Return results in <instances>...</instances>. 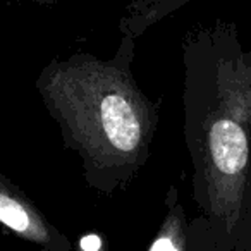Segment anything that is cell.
<instances>
[{
	"label": "cell",
	"mask_w": 251,
	"mask_h": 251,
	"mask_svg": "<svg viewBox=\"0 0 251 251\" xmlns=\"http://www.w3.org/2000/svg\"><path fill=\"white\" fill-rule=\"evenodd\" d=\"M182 134L193 167L189 222L196 251H248L251 184V50L236 23L213 19L181 40Z\"/></svg>",
	"instance_id": "cell-1"
},
{
	"label": "cell",
	"mask_w": 251,
	"mask_h": 251,
	"mask_svg": "<svg viewBox=\"0 0 251 251\" xmlns=\"http://www.w3.org/2000/svg\"><path fill=\"white\" fill-rule=\"evenodd\" d=\"M136 40L122 36L110 59L90 52L53 57L35 81L67 150L77 153L91 189L114 195L148 164L158 103L134 77Z\"/></svg>",
	"instance_id": "cell-2"
},
{
	"label": "cell",
	"mask_w": 251,
	"mask_h": 251,
	"mask_svg": "<svg viewBox=\"0 0 251 251\" xmlns=\"http://www.w3.org/2000/svg\"><path fill=\"white\" fill-rule=\"evenodd\" d=\"M0 224L23 241L35 244L42 251H73L71 239L53 226L40 206L0 172Z\"/></svg>",
	"instance_id": "cell-3"
},
{
	"label": "cell",
	"mask_w": 251,
	"mask_h": 251,
	"mask_svg": "<svg viewBox=\"0 0 251 251\" xmlns=\"http://www.w3.org/2000/svg\"><path fill=\"white\" fill-rule=\"evenodd\" d=\"M195 0H127L119 19V31L127 38H141L150 28Z\"/></svg>",
	"instance_id": "cell-4"
},
{
	"label": "cell",
	"mask_w": 251,
	"mask_h": 251,
	"mask_svg": "<svg viewBox=\"0 0 251 251\" xmlns=\"http://www.w3.org/2000/svg\"><path fill=\"white\" fill-rule=\"evenodd\" d=\"M189 220L179 189L171 186L165 195V215L147 251H188Z\"/></svg>",
	"instance_id": "cell-5"
},
{
	"label": "cell",
	"mask_w": 251,
	"mask_h": 251,
	"mask_svg": "<svg viewBox=\"0 0 251 251\" xmlns=\"http://www.w3.org/2000/svg\"><path fill=\"white\" fill-rule=\"evenodd\" d=\"M77 251H105V248L98 234H86L79 239Z\"/></svg>",
	"instance_id": "cell-6"
},
{
	"label": "cell",
	"mask_w": 251,
	"mask_h": 251,
	"mask_svg": "<svg viewBox=\"0 0 251 251\" xmlns=\"http://www.w3.org/2000/svg\"><path fill=\"white\" fill-rule=\"evenodd\" d=\"M19 2H31V4H40V5H53L60 0H19Z\"/></svg>",
	"instance_id": "cell-7"
},
{
	"label": "cell",
	"mask_w": 251,
	"mask_h": 251,
	"mask_svg": "<svg viewBox=\"0 0 251 251\" xmlns=\"http://www.w3.org/2000/svg\"><path fill=\"white\" fill-rule=\"evenodd\" d=\"M188 251H196V250H195V248H193V246H191V244H189V241H188Z\"/></svg>",
	"instance_id": "cell-8"
}]
</instances>
